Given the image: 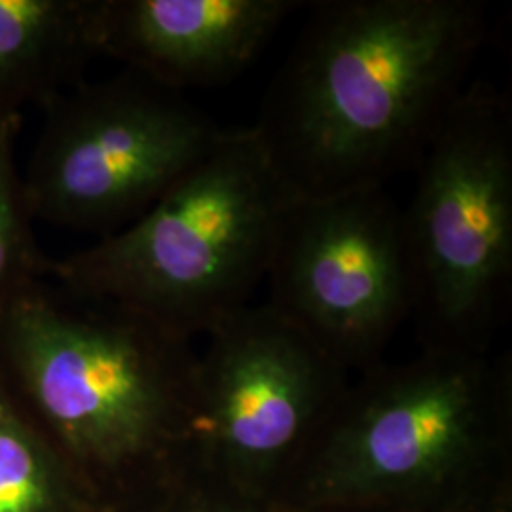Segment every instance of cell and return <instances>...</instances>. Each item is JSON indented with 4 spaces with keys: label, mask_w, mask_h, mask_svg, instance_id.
Listing matches in <instances>:
<instances>
[{
    "label": "cell",
    "mask_w": 512,
    "mask_h": 512,
    "mask_svg": "<svg viewBox=\"0 0 512 512\" xmlns=\"http://www.w3.org/2000/svg\"><path fill=\"white\" fill-rule=\"evenodd\" d=\"M207 336L188 448L230 494L255 503L317 439L348 389L344 368L268 304L243 308Z\"/></svg>",
    "instance_id": "7"
},
{
    "label": "cell",
    "mask_w": 512,
    "mask_h": 512,
    "mask_svg": "<svg viewBox=\"0 0 512 512\" xmlns=\"http://www.w3.org/2000/svg\"><path fill=\"white\" fill-rule=\"evenodd\" d=\"M0 512H88L78 478L0 374Z\"/></svg>",
    "instance_id": "11"
},
{
    "label": "cell",
    "mask_w": 512,
    "mask_h": 512,
    "mask_svg": "<svg viewBox=\"0 0 512 512\" xmlns=\"http://www.w3.org/2000/svg\"><path fill=\"white\" fill-rule=\"evenodd\" d=\"M509 418V370L486 353L425 348L408 365L372 366L313 440L308 511L448 507L473 490Z\"/></svg>",
    "instance_id": "4"
},
{
    "label": "cell",
    "mask_w": 512,
    "mask_h": 512,
    "mask_svg": "<svg viewBox=\"0 0 512 512\" xmlns=\"http://www.w3.org/2000/svg\"><path fill=\"white\" fill-rule=\"evenodd\" d=\"M188 342L46 275L0 317V374L67 463L120 473L190 446Z\"/></svg>",
    "instance_id": "2"
},
{
    "label": "cell",
    "mask_w": 512,
    "mask_h": 512,
    "mask_svg": "<svg viewBox=\"0 0 512 512\" xmlns=\"http://www.w3.org/2000/svg\"><path fill=\"white\" fill-rule=\"evenodd\" d=\"M310 6L251 131L296 200L385 186L414 169L469 86L488 8L478 0Z\"/></svg>",
    "instance_id": "1"
},
{
    "label": "cell",
    "mask_w": 512,
    "mask_h": 512,
    "mask_svg": "<svg viewBox=\"0 0 512 512\" xmlns=\"http://www.w3.org/2000/svg\"><path fill=\"white\" fill-rule=\"evenodd\" d=\"M298 0H101L99 52L184 93L245 71Z\"/></svg>",
    "instance_id": "9"
},
{
    "label": "cell",
    "mask_w": 512,
    "mask_h": 512,
    "mask_svg": "<svg viewBox=\"0 0 512 512\" xmlns=\"http://www.w3.org/2000/svg\"><path fill=\"white\" fill-rule=\"evenodd\" d=\"M101 0H0V112L50 105L99 52Z\"/></svg>",
    "instance_id": "10"
},
{
    "label": "cell",
    "mask_w": 512,
    "mask_h": 512,
    "mask_svg": "<svg viewBox=\"0 0 512 512\" xmlns=\"http://www.w3.org/2000/svg\"><path fill=\"white\" fill-rule=\"evenodd\" d=\"M44 110L21 173L29 215L103 238L139 219L228 131L184 93L128 69Z\"/></svg>",
    "instance_id": "6"
},
{
    "label": "cell",
    "mask_w": 512,
    "mask_h": 512,
    "mask_svg": "<svg viewBox=\"0 0 512 512\" xmlns=\"http://www.w3.org/2000/svg\"><path fill=\"white\" fill-rule=\"evenodd\" d=\"M266 281V304L334 363L378 365L391 334L412 317L403 207L385 186L294 200Z\"/></svg>",
    "instance_id": "8"
},
{
    "label": "cell",
    "mask_w": 512,
    "mask_h": 512,
    "mask_svg": "<svg viewBox=\"0 0 512 512\" xmlns=\"http://www.w3.org/2000/svg\"><path fill=\"white\" fill-rule=\"evenodd\" d=\"M251 501H245L238 495L232 497H198L186 503L181 512H255L249 509Z\"/></svg>",
    "instance_id": "13"
},
{
    "label": "cell",
    "mask_w": 512,
    "mask_h": 512,
    "mask_svg": "<svg viewBox=\"0 0 512 512\" xmlns=\"http://www.w3.org/2000/svg\"><path fill=\"white\" fill-rule=\"evenodd\" d=\"M444 512H509L501 501H490L488 497H478L475 492H467L465 495L452 501Z\"/></svg>",
    "instance_id": "14"
},
{
    "label": "cell",
    "mask_w": 512,
    "mask_h": 512,
    "mask_svg": "<svg viewBox=\"0 0 512 512\" xmlns=\"http://www.w3.org/2000/svg\"><path fill=\"white\" fill-rule=\"evenodd\" d=\"M291 512H395V511H308V509H304V511H291Z\"/></svg>",
    "instance_id": "15"
},
{
    "label": "cell",
    "mask_w": 512,
    "mask_h": 512,
    "mask_svg": "<svg viewBox=\"0 0 512 512\" xmlns=\"http://www.w3.org/2000/svg\"><path fill=\"white\" fill-rule=\"evenodd\" d=\"M294 200L251 128L226 131L139 219L50 260L48 277L190 340L251 306Z\"/></svg>",
    "instance_id": "3"
},
{
    "label": "cell",
    "mask_w": 512,
    "mask_h": 512,
    "mask_svg": "<svg viewBox=\"0 0 512 512\" xmlns=\"http://www.w3.org/2000/svg\"><path fill=\"white\" fill-rule=\"evenodd\" d=\"M403 207L412 317L425 348L486 353L512 291V109L492 82L459 95Z\"/></svg>",
    "instance_id": "5"
},
{
    "label": "cell",
    "mask_w": 512,
    "mask_h": 512,
    "mask_svg": "<svg viewBox=\"0 0 512 512\" xmlns=\"http://www.w3.org/2000/svg\"><path fill=\"white\" fill-rule=\"evenodd\" d=\"M21 112H0V317L48 275L23 198L16 143Z\"/></svg>",
    "instance_id": "12"
}]
</instances>
